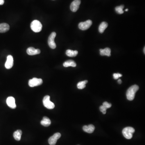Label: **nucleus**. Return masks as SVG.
<instances>
[{
    "label": "nucleus",
    "instance_id": "obj_16",
    "mask_svg": "<svg viewBox=\"0 0 145 145\" xmlns=\"http://www.w3.org/2000/svg\"><path fill=\"white\" fill-rule=\"evenodd\" d=\"M41 124L44 127H48L51 124V121L48 117L44 116L41 122Z\"/></svg>",
    "mask_w": 145,
    "mask_h": 145
},
{
    "label": "nucleus",
    "instance_id": "obj_1",
    "mask_svg": "<svg viewBox=\"0 0 145 145\" xmlns=\"http://www.w3.org/2000/svg\"><path fill=\"white\" fill-rule=\"evenodd\" d=\"M139 87L137 85L131 86L127 90L126 96L127 99L130 101L133 100L135 98V96L137 91L138 90Z\"/></svg>",
    "mask_w": 145,
    "mask_h": 145
},
{
    "label": "nucleus",
    "instance_id": "obj_3",
    "mask_svg": "<svg viewBox=\"0 0 145 145\" xmlns=\"http://www.w3.org/2000/svg\"><path fill=\"white\" fill-rule=\"evenodd\" d=\"M31 28L34 32H39L42 29V25L40 21L37 20H35L31 23Z\"/></svg>",
    "mask_w": 145,
    "mask_h": 145
},
{
    "label": "nucleus",
    "instance_id": "obj_17",
    "mask_svg": "<svg viewBox=\"0 0 145 145\" xmlns=\"http://www.w3.org/2000/svg\"><path fill=\"white\" fill-rule=\"evenodd\" d=\"M22 132L21 130H17L14 133V137L15 139L17 141L20 140L22 135Z\"/></svg>",
    "mask_w": 145,
    "mask_h": 145
},
{
    "label": "nucleus",
    "instance_id": "obj_19",
    "mask_svg": "<svg viewBox=\"0 0 145 145\" xmlns=\"http://www.w3.org/2000/svg\"><path fill=\"white\" fill-rule=\"evenodd\" d=\"M108 26V24L107 22H102L100 24L99 27V31L100 33H103Z\"/></svg>",
    "mask_w": 145,
    "mask_h": 145
},
{
    "label": "nucleus",
    "instance_id": "obj_22",
    "mask_svg": "<svg viewBox=\"0 0 145 145\" xmlns=\"http://www.w3.org/2000/svg\"><path fill=\"white\" fill-rule=\"evenodd\" d=\"M124 6L123 5L121 6H117L115 8V11L117 14H123L124 11H123V9L124 8Z\"/></svg>",
    "mask_w": 145,
    "mask_h": 145
},
{
    "label": "nucleus",
    "instance_id": "obj_7",
    "mask_svg": "<svg viewBox=\"0 0 145 145\" xmlns=\"http://www.w3.org/2000/svg\"><path fill=\"white\" fill-rule=\"evenodd\" d=\"M92 24V22L90 20H88L85 22H81L79 24V28L82 30H86L90 27Z\"/></svg>",
    "mask_w": 145,
    "mask_h": 145
},
{
    "label": "nucleus",
    "instance_id": "obj_23",
    "mask_svg": "<svg viewBox=\"0 0 145 145\" xmlns=\"http://www.w3.org/2000/svg\"><path fill=\"white\" fill-rule=\"evenodd\" d=\"M107 109L104 107L102 105V106H101L100 107V111L101 112H102V113L103 114H105L106 113V112H107Z\"/></svg>",
    "mask_w": 145,
    "mask_h": 145
},
{
    "label": "nucleus",
    "instance_id": "obj_9",
    "mask_svg": "<svg viewBox=\"0 0 145 145\" xmlns=\"http://www.w3.org/2000/svg\"><path fill=\"white\" fill-rule=\"evenodd\" d=\"M7 104L12 109H15L16 108V104L15 99L12 96H9L8 97L7 99Z\"/></svg>",
    "mask_w": 145,
    "mask_h": 145
},
{
    "label": "nucleus",
    "instance_id": "obj_25",
    "mask_svg": "<svg viewBox=\"0 0 145 145\" xmlns=\"http://www.w3.org/2000/svg\"><path fill=\"white\" fill-rule=\"evenodd\" d=\"M114 78L115 80H117V79H118L119 77H122V75L121 74H120V73H114L113 75Z\"/></svg>",
    "mask_w": 145,
    "mask_h": 145
},
{
    "label": "nucleus",
    "instance_id": "obj_6",
    "mask_svg": "<svg viewBox=\"0 0 145 145\" xmlns=\"http://www.w3.org/2000/svg\"><path fill=\"white\" fill-rule=\"evenodd\" d=\"M43 83L42 79H38L37 78H33V79L30 80L29 81V86L30 87L37 86H40Z\"/></svg>",
    "mask_w": 145,
    "mask_h": 145
},
{
    "label": "nucleus",
    "instance_id": "obj_5",
    "mask_svg": "<svg viewBox=\"0 0 145 145\" xmlns=\"http://www.w3.org/2000/svg\"><path fill=\"white\" fill-rule=\"evenodd\" d=\"M56 36V33L55 32H53L50 34L48 37V45L52 49H55L56 48V43L55 42V38Z\"/></svg>",
    "mask_w": 145,
    "mask_h": 145
},
{
    "label": "nucleus",
    "instance_id": "obj_10",
    "mask_svg": "<svg viewBox=\"0 0 145 145\" xmlns=\"http://www.w3.org/2000/svg\"><path fill=\"white\" fill-rule=\"evenodd\" d=\"M80 3V0H74L71 5L70 9L71 11L73 12L77 11L79 9Z\"/></svg>",
    "mask_w": 145,
    "mask_h": 145
},
{
    "label": "nucleus",
    "instance_id": "obj_13",
    "mask_svg": "<svg viewBox=\"0 0 145 145\" xmlns=\"http://www.w3.org/2000/svg\"><path fill=\"white\" fill-rule=\"evenodd\" d=\"M95 127L93 125H89L88 126L85 125L83 127V129L85 132L89 134H91L94 131Z\"/></svg>",
    "mask_w": 145,
    "mask_h": 145
},
{
    "label": "nucleus",
    "instance_id": "obj_12",
    "mask_svg": "<svg viewBox=\"0 0 145 145\" xmlns=\"http://www.w3.org/2000/svg\"><path fill=\"white\" fill-rule=\"evenodd\" d=\"M27 53L29 55H34L41 53V50L35 49L34 47H29L27 50Z\"/></svg>",
    "mask_w": 145,
    "mask_h": 145
},
{
    "label": "nucleus",
    "instance_id": "obj_14",
    "mask_svg": "<svg viewBox=\"0 0 145 145\" xmlns=\"http://www.w3.org/2000/svg\"><path fill=\"white\" fill-rule=\"evenodd\" d=\"M9 25L7 23H1L0 24V33H5L9 31Z\"/></svg>",
    "mask_w": 145,
    "mask_h": 145
},
{
    "label": "nucleus",
    "instance_id": "obj_27",
    "mask_svg": "<svg viewBox=\"0 0 145 145\" xmlns=\"http://www.w3.org/2000/svg\"><path fill=\"white\" fill-rule=\"evenodd\" d=\"M118 84H121L122 83V81H121V80H120V79H119L118 80Z\"/></svg>",
    "mask_w": 145,
    "mask_h": 145
},
{
    "label": "nucleus",
    "instance_id": "obj_8",
    "mask_svg": "<svg viewBox=\"0 0 145 145\" xmlns=\"http://www.w3.org/2000/svg\"><path fill=\"white\" fill-rule=\"evenodd\" d=\"M61 137V134L60 133H55L53 136L49 138L48 140V143L50 145H55L57 143V141Z\"/></svg>",
    "mask_w": 145,
    "mask_h": 145
},
{
    "label": "nucleus",
    "instance_id": "obj_26",
    "mask_svg": "<svg viewBox=\"0 0 145 145\" xmlns=\"http://www.w3.org/2000/svg\"><path fill=\"white\" fill-rule=\"evenodd\" d=\"M4 2H5L4 0H0V5H3Z\"/></svg>",
    "mask_w": 145,
    "mask_h": 145
},
{
    "label": "nucleus",
    "instance_id": "obj_2",
    "mask_svg": "<svg viewBox=\"0 0 145 145\" xmlns=\"http://www.w3.org/2000/svg\"><path fill=\"white\" fill-rule=\"evenodd\" d=\"M135 131V130L132 127H126L123 129L122 133L123 136L127 139H131L133 137V134Z\"/></svg>",
    "mask_w": 145,
    "mask_h": 145
},
{
    "label": "nucleus",
    "instance_id": "obj_18",
    "mask_svg": "<svg viewBox=\"0 0 145 145\" xmlns=\"http://www.w3.org/2000/svg\"><path fill=\"white\" fill-rule=\"evenodd\" d=\"M76 63L73 60H69L68 61L64 62L63 63V66L64 67H75L76 66Z\"/></svg>",
    "mask_w": 145,
    "mask_h": 145
},
{
    "label": "nucleus",
    "instance_id": "obj_20",
    "mask_svg": "<svg viewBox=\"0 0 145 145\" xmlns=\"http://www.w3.org/2000/svg\"><path fill=\"white\" fill-rule=\"evenodd\" d=\"M77 50H67L66 52V54L67 56L69 57H75L78 54Z\"/></svg>",
    "mask_w": 145,
    "mask_h": 145
},
{
    "label": "nucleus",
    "instance_id": "obj_29",
    "mask_svg": "<svg viewBox=\"0 0 145 145\" xmlns=\"http://www.w3.org/2000/svg\"><path fill=\"white\" fill-rule=\"evenodd\" d=\"M125 11H128V9H126Z\"/></svg>",
    "mask_w": 145,
    "mask_h": 145
},
{
    "label": "nucleus",
    "instance_id": "obj_11",
    "mask_svg": "<svg viewBox=\"0 0 145 145\" xmlns=\"http://www.w3.org/2000/svg\"><path fill=\"white\" fill-rule=\"evenodd\" d=\"M14 65V59L11 55L7 57V61L5 64V67L7 69H10Z\"/></svg>",
    "mask_w": 145,
    "mask_h": 145
},
{
    "label": "nucleus",
    "instance_id": "obj_4",
    "mask_svg": "<svg viewBox=\"0 0 145 145\" xmlns=\"http://www.w3.org/2000/svg\"><path fill=\"white\" fill-rule=\"evenodd\" d=\"M44 105L48 109H52L55 108V105L52 102L50 101V97L47 95L44 96L43 100Z\"/></svg>",
    "mask_w": 145,
    "mask_h": 145
},
{
    "label": "nucleus",
    "instance_id": "obj_21",
    "mask_svg": "<svg viewBox=\"0 0 145 145\" xmlns=\"http://www.w3.org/2000/svg\"><path fill=\"white\" fill-rule=\"evenodd\" d=\"M87 82H88V81L87 80H85V81L80 82L77 85V87L79 89H83L86 87V84L87 83Z\"/></svg>",
    "mask_w": 145,
    "mask_h": 145
},
{
    "label": "nucleus",
    "instance_id": "obj_15",
    "mask_svg": "<svg viewBox=\"0 0 145 145\" xmlns=\"http://www.w3.org/2000/svg\"><path fill=\"white\" fill-rule=\"evenodd\" d=\"M100 55L101 56H107L110 57L111 55V50L109 48H106L105 49L100 50Z\"/></svg>",
    "mask_w": 145,
    "mask_h": 145
},
{
    "label": "nucleus",
    "instance_id": "obj_24",
    "mask_svg": "<svg viewBox=\"0 0 145 145\" xmlns=\"http://www.w3.org/2000/svg\"><path fill=\"white\" fill-rule=\"evenodd\" d=\"M103 106L106 109H109L111 107L112 104L110 103H108V102H105L103 103Z\"/></svg>",
    "mask_w": 145,
    "mask_h": 145
},
{
    "label": "nucleus",
    "instance_id": "obj_28",
    "mask_svg": "<svg viewBox=\"0 0 145 145\" xmlns=\"http://www.w3.org/2000/svg\"><path fill=\"white\" fill-rule=\"evenodd\" d=\"M145 47H144V50H143V51H143V52H144V53H145Z\"/></svg>",
    "mask_w": 145,
    "mask_h": 145
}]
</instances>
